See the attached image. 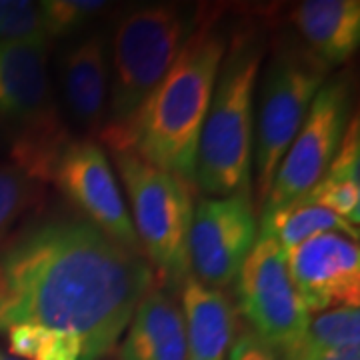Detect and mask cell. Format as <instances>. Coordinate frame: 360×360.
Segmentation results:
<instances>
[{"mask_svg": "<svg viewBox=\"0 0 360 360\" xmlns=\"http://www.w3.org/2000/svg\"><path fill=\"white\" fill-rule=\"evenodd\" d=\"M359 307H336L312 314L304 335L295 347L281 352V360H310L326 352L359 347Z\"/></svg>", "mask_w": 360, "mask_h": 360, "instance_id": "cell-18", "label": "cell"}, {"mask_svg": "<svg viewBox=\"0 0 360 360\" xmlns=\"http://www.w3.org/2000/svg\"><path fill=\"white\" fill-rule=\"evenodd\" d=\"M116 168L130 198V220L142 255L168 290L191 276L188 234L194 205L191 184L148 165L130 150H115Z\"/></svg>", "mask_w": 360, "mask_h": 360, "instance_id": "cell-5", "label": "cell"}, {"mask_svg": "<svg viewBox=\"0 0 360 360\" xmlns=\"http://www.w3.org/2000/svg\"><path fill=\"white\" fill-rule=\"evenodd\" d=\"M262 42L236 32L224 54L200 130L194 184L210 196L250 194L255 156V94Z\"/></svg>", "mask_w": 360, "mask_h": 360, "instance_id": "cell-3", "label": "cell"}, {"mask_svg": "<svg viewBox=\"0 0 360 360\" xmlns=\"http://www.w3.org/2000/svg\"><path fill=\"white\" fill-rule=\"evenodd\" d=\"M51 180L106 238L144 257L124 196L101 144L89 139L66 142L52 167Z\"/></svg>", "mask_w": 360, "mask_h": 360, "instance_id": "cell-9", "label": "cell"}, {"mask_svg": "<svg viewBox=\"0 0 360 360\" xmlns=\"http://www.w3.org/2000/svg\"><path fill=\"white\" fill-rule=\"evenodd\" d=\"M352 89L347 77L324 82L310 104L309 115L274 174L262 217L295 206L328 170L350 120Z\"/></svg>", "mask_w": 360, "mask_h": 360, "instance_id": "cell-7", "label": "cell"}, {"mask_svg": "<svg viewBox=\"0 0 360 360\" xmlns=\"http://www.w3.org/2000/svg\"><path fill=\"white\" fill-rule=\"evenodd\" d=\"M120 360H186L184 316L174 296L148 288L130 319Z\"/></svg>", "mask_w": 360, "mask_h": 360, "instance_id": "cell-15", "label": "cell"}, {"mask_svg": "<svg viewBox=\"0 0 360 360\" xmlns=\"http://www.w3.org/2000/svg\"><path fill=\"white\" fill-rule=\"evenodd\" d=\"M310 360H360V347L342 348V350H335V352H326L321 356H314Z\"/></svg>", "mask_w": 360, "mask_h": 360, "instance_id": "cell-23", "label": "cell"}, {"mask_svg": "<svg viewBox=\"0 0 360 360\" xmlns=\"http://www.w3.org/2000/svg\"><path fill=\"white\" fill-rule=\"evenodd\" d=\"M108 6L103 0H42L39 8L44 34L49 40L72 37L106 13Z\"/></svg>", "mask_w": 360, "mask_h": 360, "instance_id": "cell-20", "label": "cell"}, {"mask_svg": "<svg viewBox=\"0 0 360 360\" xmlns=\"http://www.w3.org/2000/svg\"><path fill=\"white\" fill-rule=\"evenodd\" d=\"M258 226L250 194L236 193L200 200L188 234V264L193 278L220 290L236 281L257 245Z\"/></svg>", "mask_w": 360, "mask_h": 360, "instance_id": "cell-10", "label": "cell"}, {"mask_svg": "<svg viewBox=\"0 0 360 360\" xmlns=\"http://www.w3.org/2000/svg\"><path fill=\"white\" fill-rule=\"evenodd\" d=\"M290 22L307 42V51L328 70L345 65L359 49V0H307L296 4Z\"/></svg>", "mask_w": 360, "mask_h": 360, "instance_id": "cell-14", "label": "cell"}, {"mask_svg": "<svg viewBox=\"0 0 360 360\" xmlns=\"http://www.w3.org/2000/svg\"><path fill=\"white\" fill-rule=\"evenodd\" d=\"M0 360H16V359H6V356H4V354H2V359Z\"/></svg>", "mask_w": 360, "mask_h": 360, "instance_id": "cell-24", "label": "cell"}, {"mask_svg": "<svg viewBox=\"0 0 360 360\" xmlns=\"http://www.w3.org/2000/svg\"><path fill=\"white\" fill-rule=\"evenodd\" d=\"M51 42H0V118L20 130L56 116L46 70Z\"/></svg>", "mask_w": 360, "mask_h": 360, "instance_id": "cell-12", "label": "cell"}, {"mask_svg": "<svg viewBox=\"0 0 360 360\" xmlns=\"http://www.w3.org/2000/svg\"><path fill=\"white\" fill-rule=\"evenodd\" d=\"M0 359H2V352H0Z\"/></svg>", "mask_w": 360, "mask_h": 360, "instance_id": "cell-25", "label": "cell"}, {"mask_svg": "<svg viewBox=\"0 0 360 360\" xmlns=\"http://www.w3.org/2000/svg\"><path fill=\"white\" fill-rule=\"evenodd\" d=\"M229 350V360H278V356L252 333H245L234 338Z\"/></svg>", "mask_w": 360, "mask_h": 360, "instance_id": "cell-22", "label": "cell"}, {"mask_svg": "<svg viewBox=\"0 0 360 360\" xmlns=\"http://www.w3.org/2000/svg\"><path fill=\"white\" fill-rule=\"evenodd\" d=\"M186 360H224L234 340V310L229 298L188 276L182 284Z\"/></svg>", "mask_w": 360, "mask_h": 360, "instance_id": "cell-16", "label": "cell"}, {"mask_svg": "<svg viewBox=\"0 0 360 360\" xmlns=\"http://www.w3.org/2000/svg\"><path fill=\"white\" fill-rule=\"evenodd\" d=\"M194 22L193 8L180 4H146L129 11L118 20L104 127H124L134 116L174 65L193 34Z\"/></svg>", "mask_w": 360, "mask_h": 360, "instance_id": "cell-4", "label": "cell"}, {"mask_svg": "<svg viewBox=\"0 0 360 360\" xmlns=\"http://www.w3.org/2000/svg\"><path fill=\"white\" fill-rule=\"evenodd\" d=\"M153 270L86 220H51L0 252V333L75 336L86 360L110 352L150 288Z\"/></svg>", "mask_w": 360, "mask_h": 360, "instance_id": "cell-1", "label": "cell"}, {"mask_svg": "<svg viewBox=\"0 0 360 360\" xmlns=\"http://www.w3.org/2000/svg\"><path fill=\"white\" fill-rule=\"evenodd\" d=\"M326 232H338L359 243V229L322 206L295 205L260 222V238H274L284 252Z\"/></svg>", "mask_w": 360, "mask_h": 360, "instance_id": "cell-17", "label": "cell"}, {"mask_svg": "<svg viewBox=\"0 0 360 360\" xmlns=\"http://www.w3.org/2000/svg\"><path fill=\"white\" fill-rule=\"evenodd\" d=\"M42 184L14 165H0V243L13 232L16 222L37 205Z\"/></svg>", "mask_w": 360, "mask_h": 360, "instance_id": "cell-19", "label": "cell"}, {"mask_svg": "<svg viewBox=\"0 0 360 360\" xmlns=\"http://www.w3.org/2000/svg\"><path fill=\"white\" fill-rule=\"evenodd\" d=\"M290 281L310 316L336 307H359V243L338 232L314 236L284 252Z\"/></svg>", "mask_w": 360, "mask_h": 360, "instance_id": "cell-11", "label": "cell"}, {"mask_svg": "<svg viewBox=\"0 0 360 360\" xmlns=\"http://www.w3.org/2000/svg\"><path fill=\"white\" fill-rule=\"evenodd\" d=\"M328 68L307 49L284 46L272 56L262 78L260 106L255 124L252 170L257 202L262 208L278 165L292 144Z\"/></svg>", "mask_w": 360, "mask_h": 360, "instance_id": "cell-6", "label": "cell"}, {"mask_svg": "<svg viewBox=\"0 0 360 360\" xmlns=\"http://www.w3.org/2000/svg\"><path fill=\"white\" fill-rule=\"evenodd\" d=\"M236 281L240 312L252 335L278 354L295 347L310 314L296 295L281 245L274 238H258Z\"/></svg>", "mask_w": 360, "mask_h": 360, "instance_id": "cell-8", "label": "cell"}, {"mask_svg": "<svg viewBox=\"0 0 360 360\" xmlns=\"http://www.w3.org/2000/svg\"><path fill=\"white\" fill-rule=\"evenodd\" d=\"M226 39L214 20H202L124 127H104L103 142L115 150H130L148 165L194 184L200 130L212 101Z\"/></svg>", "mask_w": 360, "mask_h": 360, "instance_id": "cell-2", "label": "cell"}, {"mask_svg": "<svg viewBox=\"0 0 360 360\" xmlns=\"http://www.w3.org/2000/svg\"><path fill=\"white\" fill-rule=\"evenodd\" d=\"M51 42L44 34L39 2L0 0V42Z\"/></svg>", "mask_w": 360, "mask_h": 360, "instance_id": "cell-21", "label": "cell"}, {"mask_svg": "<svg viewBox=\"0 0 360 360\" xmlns=\"http://www.w3.org/2000/svg\"><path fill=\"white\" fill-rule=\"evenodd\" d=\"M66 106L80 127L96 132L108 115V51L103 32L72 44L60 58Z\"/></svg>", "mask_w": 360, "mask_h": 360, "instance_id": "cell-13", "label": "cell"}]
</instances>
